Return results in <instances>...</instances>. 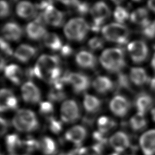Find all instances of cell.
<instances>
[{
  "mask_svg": "<svg viewBox=\"0 0 155 155\" xmlns=\"http://www.w3.org/2000/svg\"><path fill=\"white\" fill-rule=\"evenodd\" d=\"M102 32L105 39L120 45L127 44L130 35L128 28L118 22L111 23L105 25L102 27Z\"/></svg>",
  "mask_w": 155,
  "mask_h": 155,
  "instance_id": "obj_3",
  "label": "cell"
},
{
  "mask_svg": "<svg viewBox=\"0 0 155 155\" xmlns=\"http://www.w3.org/2000/svg\"><path fill=\"white\" fill-rule=\"evenodd\" d=\"M103 148L95 144L88 147H83L79 150L78 155H102Z\"/></svg>",
  "mask_w": 155,
  "mask_h": 155,
  "instance_id": "obj_34",
  "label": "cell"
},
{
  "mask_svg": "<svg viewBox=\"0 0 155 155\" xmlns=\"http://www.w3.org/2000/svg\"><path fill=\"white\" fill-rule=\"evenodd\" d=\"M87 136L86 129L81 125H76L70 128L65 134V138L69 142L79 147Z\"/></svg>",
  "mask_w": 155,
  "mask_h": 155,
  "instance_id": "obj_16",
  "label": "cell"
},
{
  "mask_svg": "<svg viewBox=\"0 0 155 155\" xmlns=\"http://www.w3.org/2000/svg\"><path fill=\"white\" fill-rule=\"evenodd\" d=\"M90 11L93 21L102 24L110 16L111 13L108 6L102 1L95 3Z\"/></svg>",
  "mask_w": 155,
  "mask_h": 155,
  "instance_id": "obj_13",
  "label": "cell"
},
{
  "mask_svg": "<svg viewBox=\"0 0 155 155\" xmlns=\"http://www.w3.org/2000/svg\"><path fill=\"white\" fill-rule=\"evenodd\" d=\"M93 86L98 93H105L112 90L113 83L108 78L100 76L93 81Z\"/></svg>",
  "mask_w": 155,
  "mask_h": 155,
  "instance_id": "obj_25",
  "label": "cell"
},
{
  "mask_svg": "<svg viewBox=\"0 0 155 155\" xmlns=\"http://www.w3.org/2000/svg\"><path fill=\"white\" fill-rule=\"evenodd\" d=\"M93 137L94 140L96 142V145L104 148V147L107 144V139L104 136V133H101V131H94L93 134Z\"/></svg>",
  "mask_w": 155,
  "mask_h": 155,
  "instance_id": "obj_42",
  "label": "cell"
},
{
  "mask_svg": "<svg viewBox=\"0 0 155 155\" xmlns=\"http://www.w3.org/2000/svg\"><path fill=\"white\" fill-rule=\"evenodd\" d=\"M151 117H152L153 120L155 122V108H154L151 110Z\"/></svg>",
  "mask_w": 155,
  "mask_h": 155,
  "instance_id": "obj_54",
  "label": "cell"
},
{
  "mask_svg": "<svg viewBox=\"0 0 155 155\" xmlns=\"http://www.w3.org/2000/svg\"><path fill=\"white\" fill-rule=\"evenodd\" d=\"M102 24H102V23H100V22L93 21V23L91 25L90 29L92 31H94V32H98L100 30L102 29Z\"/></svg>",
  "mask_w": 155,
  "mask_h": 155,
  "instance_id": "obj_48",
  "label": "cell"
},
{
  "mask_svg": "<svg viewBox=\"0 0 155 155\" xmlns=\"http://www.w3.org/2000/svg\"><path fill=\"white\" fill-rule=\"evenodd\" d=\"M59 59L56 56L44 54L39 57L37 63L32 68L34 77L39 79H47L49 74L59 67Z\"/></svg>",
  "mask_w": 155,
  "mask_h": 155,
  "instance_id": "obj_5",
  "label": "cell"
},
{
  "mask_svg": "<svg viewBox=\"0 0 155 155\" xmlns=\"http://www.w3.org/2000/svg\"><path fill=\"white\" fill-rule=\"evenodd\" d=\"M76 11L81 15H85L87 12L90 10L89 4L86 2H81L78 1L74 5Z\"/></svg>",
  "mask_w": 155,
  "mask_h": 155,
  "instance_id": "obj_40",
  "label": "cell"
},
{
  "mask_svg": "<svg viewBox=\"0 0 155 155\" xmlns=\"http://www.w3.org/2000/svg\"><path fill=\"white\" fill-rule=\"evenodd\" d=\"M65 84H70L76 93L87 90L90 84V79L85 74L79 73H66L62 76Z\"/></svg>",
  "mask_w": 155,
  "mask_h": 155,
  "instance_id": "obj_6",
  "label": "cell"
},
{
  "mask_svg": "<svg viewBox=\"0 0 155 155\" xmlns=\"http://www.w3.org/2000/svg\"><path fill=\"white\" fill-rule=\"evenodd\" d=\"M18 15L22 18L28 19L33 18L36 15V7L31 2L28 1H21L16 7Z\"/></svg>",
  "mask_w": 155,
  "mask_h": 155,
  "instance_id": "obj_22",
  "label": "cell"
},
{
  "mask_svg": "<svg viewBox=\"0 0 155 155\" xmlns=\"http://www.w3.org/2000/svg\"><path fill=\"white\" fill-rule=\"evenodd\" d=\"M110 155H119V154L118 153L116 152V153H112V154H110Z\"/></svg>",
  "mask_w": 155,
  "mask_h": 155,
  "instance_id": "obj_57",
  "label": "cell"
},
{
  "mask_svg": "<svg viewBox=\"0 0 155 155\" xmlns=\"http://www.w3.org/2000/svg\"><path fill=\"white\" fill-rule=\"evenodd\" d=\"M79 148H76L74 150L72 151H70L68 153H61L58 155H76V153H78V151H79Z\"/></svg>",
  "mask_w": 155,
  "mask_h": 155,
  "instance_id": "obj_52",
  "label": "cell"
},
{
  "mask_svg": "<svg viewBox=\"0 0 155 155\" xmlns=\"http://www.w3.org/2000/svg\"><path fill=\"white\" fill-rule=\"evenodd\" d=\"M130 78L134 84L140 86L149 82L150 79L145 70L140 67H133L130 73Z\"/></svg>",
  "mask_w": 155,
  "mask_h": 155,
  "instance_id": "obj_23",
  "label": "cell"
},
{
  "mask_svg": "<svg viewBox=\"0 0 155 155\" xmlns=\"http://www.w3.org/2000/svg\"><path fill=\"white\" fill-rule=\"evenodd\" d=\"M22 147L27 152H33L40 148V142L30 137L22 141Z\"/></svg>",
  "mask_w": 155,
  "mask_h": 155,
  "instance_id": "obj_36",
  "label": "cell"
},
{
  "mask_svg": "<svg viewBox=\"0 0 155 155\" xmlns=\"http://www.w3.org/2000/svg\"><path fill=\"white\" fill-rule=\"evenodd\" d=\"M24 101L30 104L38 103L41 100V92L37 86L31 81L24 84L21 87Z\"/></svg>",
  "mask_w": 155,
  "mask_h": 155,
  "instance_id": "obj_9",
  "label": "cell"
},
{
  "mask_svg": "<svg viewBox=\"0 0 155 155\" xmlns=\"http://www.w3.org/2000/svg\"><path fill=\"white\" fill-rule=\"evenodd\" d=\"M130 108L128 100L124 96L117 95L114 97L110 103L111 111L119 117H123L127 114Z\"/></svg>",
  "mask_w": 155,
  "mask_h": 155,
  "instance_id": "obj_10",
  "label": "cell"
},
{
  "mask_svg": "<svg viewBox=\"0 0 155 155\" xmlns=\"http://www.w3.org/2000/svg\"><path fill=\"white\" fill-rule=\"evenodd\" d=\"M148 7L151 10L155 13V0H148Z\"/></svg>",
  "mask_w": 155,
  "mask_h": 155,
  "instance_id": "obj_50",
  "label": "cell"
},
{
  "mask_svg": "<svg viewBox=\"0 0 155 155\" xmlns=\"http://www.w3.org/2000/svg\"><path fill=\"white\" fill-rule=\"evenodd\" d=\"M145 114L137 112L133 116L130 121L131 128L136 131L143 130L147 126V120L144 116Z\"/></svg>",
  "mask_w": 155,
  "mask_h": 155,
  "instance_id": "obj_31",
  "label": "cell"
},
{
  "mask_svg": "<svg viewBox=\"0 0 155 155\" xmlns=\"http://www.w3.org/2000/svg\"><path fill=\"white\" fill-rule=\"evenodd\" d=\"M89 28V25L83 18H75L66 24L64 33L68 39L82 41L85 38Z\"/></svg>",
  "mask_w": 155,
  "mask_h": 155,
  "instance_id": "obj_4",
  "label": "cell"
},
{
  "mask_svg": "<svg viewBox=\"0 0 155 155\" xmlns=\"http://www.w3.org/2000/svg\"><path fill=\"white\" fill-rule=\"evenodd\" d=\"M48 127L50 130L54 133H59L62 127V124L61 122L58 120L53 117H50L48 119Z\"/></svg>",
  "mask_w": 155,
  "mask_h": 155,
  "instance_id": "obj_38",
  "label": "cell"
},
{
  "mask_svg": "<svg viewBox=\"0 0 155 155\" xmlns=\"http://www.w3.org/2000/svg\"><path fill=\"white\" fill-rule=\"evenodd\" d=\"M8 128V122L5 119L1 117V134L2 136L7 131Z\"/></svg>",
  "mask_w": 155,
  "mask_h": 155,
  "instance_id": "obj_47",
  "label": "cell"
},
{
  "mask_svg": "<svg viewBox=\"0 0 155 155\" xmlns=\"http://www.w3.org/2000/svg\"><path fill=\"white\" fill-rule=\"evenodd\" d=\"M76 61L78 65L84 68H93L97 64L96 57L85 50L81 51L76 54Z\"/></svg>",
  "mask_w": 155,
  "mask_h": 155,
  "instance_id": "obj_19",
  "label": "cell"
},
{
  "mask_svg": "<svg viewBox=\"0 0 155 155\" xmlns=\"http://www.w3.org/2000/svg\"><path fill=\"white\" fill-rule=\"evenodd\" d=\"M114 3H115L116 4H120L124 0H111Z\"/></svg>",
  "mask_w": 155,
  "mask_h": 155,
  "instance_id": "obj_56",
  "label": "cell"
},
{
  "mask_svg": "<svg viewBox=\"0 0 155 155\" xmlns=\"http://www.w3.org/2000/svg\"><path fill=\"white\" fill-rule=\"evenodd\" d=\"M97 126L99 131L105 134L116 126V122L108 117L102 116L97 120Z\"/></svg>",
  "mask_w": 155,
  "mask_h": 155,
  "instance_id": "obj_32",
  "label": "cell"
},
{
  "mask_svg": "<svg viewBox=\"0 0 155 155\" xmlns=\"http://www.w3.org/2000/svg\"><path fill=\"white\" fill-rule=\"evenodd\" d=\"M58 1L66 5L73 6L79 0H58Z\"/></svg>",
  "mask_w": 155,
  "mask_h": 155,
  "instance_id": "obj_49",
  "label": "cell"
},
{
  "mask_svg": "<svg viewBox=\"0 0 155 155\" xmlns=\"http://www.w3.org/2000/svg\"><path fill=\"white\" fill-rule=\"evenodd\" d=\"M150 82V88L151 89L152 91H153L155 93V76L150 79L149 81Z\"/></svg>",
  "mask_w": 155,
  "mask_h": 155,
  "instance_id": "obj_51",
  "label": "cell"
},
{
  "mask_svg": "<svg viewBox=\"0 0 155 155\" xmlns=\"http://www.w3.org/2000/svg\"><path fill=\"white\" fill-rule=\"evenodd\" d=\"M5 62L4 61V59L2 58L1 59V70H2L3 69L5 68Z\"/></svg>",
  "mask_w": 155,
  "mask_h": 155,
  "instance_id": "obj_55",
  "label": "cell"
},
{
  "mask_svg": "<svg viewBox=\"0 0 155 155\" xmlns=\"http://www.w3.org/2000/svg\"><path fill=\"white\" fill-rule=\"evenodd\" d=\"M110 144L117 153L123 152L130 143V139L127 134L122 131L114 134L109 140Z\"/></svg>",
  "mask_w": 155,
  "mask_h": 155,
  "instance_id": "obj_14",
  "label": "cell"
},
{
  "mask_svg": "<svg viewBox=\"0 0 155 155\" xmlns=\"http://www.w3.org/2000/svg\"><path fill=\"white\" fill-rule=\"evenodd\" d=\"M151 67L153 68V69L155 71V53L153 54V56L151 59Z\"/></svg>",
  "mask_w": 155,
  "mask_h": 155,
  "instance_id": "obj_53",
  "label": "cell"
},
{
  "mask_svg": "<svg viewBox=\"0 0 155 155\" xmlns=\"http://www.w3.org/2000/svg\"><path fill=\"white\" fill-rule=\"evenodd\" d=\"M133 1H136V2H139V1H141V0H133Z\"/></svg>",
  "mask_w": 155,
  "mask_h": 155,
  "instance_id": "obj_58",
  "label": "cell"
},
{
  "mask_svg": "<svg viewBox=\"0 0 155 155\" xmlns=\"http://www.w3.org/2000/svg\"><path fill=\"white\" fill-rule=\"evenodd\" d=\"M135 105L138 112L145 114L153 107L154 100L149 94L141 93L136 99Z\"/></svg>",
  "mask_w": 155,
  "mask_h": 155,
  "instance_id": "obj_20",
  "label": "cell"
},
{
  "mask_svg": "<svg viewBox=\"0 0 155 155\" xmlns=\"http://www.w3.org/2000/svg\"><path fill=\"white\" fill-rule=\"evenodd\" d=\"M53 111V105L50 102H43L40 104L39 112L43 114H48Z\"/></svg>",
  "mask_w": 155,
  "mask_h": 155,
  "instance_id": "obj_43",
  "label": "cell"
},
{
  "mask_svg": "<svg viewBox=\"0 0 155 155\" xmlns=\"http://www.w3.org/2000/svg\"><path fill=\"white\" fill-rule=\"evenodd\" d=\"M128 51L132 61L140 64L146 60L148 55V48L146 43L141 40L134 41L128 45Z\"/></svg>",
  "mask_w": 155,
  "mask_h": 155,
  "instance_id": "obj_7",
  "label": "cell"
},
{
  "mask_svg": "<svg viewBox=\"0 0 155 155\" xmlns=\"http://www.w3.org/2000/svg\"><path fill=\"white\" fill-rule=\"evenodd\" d=\"M5 144L8 151L13 154L17 149L22 147V141L16 134H9L5 137Z\"/></svg>",
  "mask_w": 155,
  "mask_h": 155,
  "instance_id": "obj_30",
  "label": "cell"
},
{
  "mask_svg": "<svg viewBox=\"0 0 155 155\" xmlns=\"http://www.w3.org/2000/svg\"><path fill=\"white\" fill-rule=\"evenodd\" d=\"M1 50L5 53V54L8 55H12L13 53L12 48H11L9 44L6 42L3 38L1 39Z\"/></svg>",
  "mask_w": 155,
  "mask_h": 155,
  "instance_id": "obj_45",
  "label": "cell"
},
{
  "mask_svg": "<svg viewBox=\"0 0 155 155\" xmlns=\"http://www.w3.org/2000/svg\"><path fill=\"white\" fill-rule=\"evenodd\" d=\"M36 54V49L28 45L22 44L19 46L15 52V57L22 62L28 61Z\"/></svg>",
  "mask_w": 155,
  "mask_h": 155,
  "instance_id": "obj_21",
  "label": "cell"
},
{
  "mask_svg": "<svg viewBox=\"0 0 155 155\" xmlns=\"http://www.w3.org/2000/svg\"><path fill=\"white\" fill-rule=\"evenodd\" d=\"M48 97L51 101H60L65 98V94L63 92L62 89L53 87L49 92Z\"/></svg>",
  "mask_w": 155,
  "mask_h": 155,
  "instance_id": "obj_37",
  "label": "cell"
},
{
  "mask_svg": "<svg viewBox=\"0 0 155 155\" xmlns=\"http://www.w3.org/2000/svg\"><path fill=\"white\" fill-rule=\"evenodd\" d=\"M12 124L17 130L22 132L34 131L39 126L35 114L27 109H21L17 111L13 118Z\"/></svg>",
  "mask_w": 155,
  "mask_h": 155,
  "instance_id": "obj_2",
  "label": "cell"
},
{
  "mask_svg": "<svg viewBox=\"0 0 155 155\" xmlns=\"http://www.w3.org/2000/svg\"><path fill=\"white\" fill-rule=\"evenodd\" d=\"M44 24L37 19L30 22L26 27V33L28 37L33 40L44 38L47 34Z\"/></svg>",
  "mask_w": 155,
  "mask_h": 155,
  "instance_id": "obj_17",
  "label": "cell"
},
{
  "mask_svg": "<svg viewBox=\"0 0 155 155\" xmlns=\"http://www.w3.org/2000/svg\"><path fill=\"white\" fill-rule=\"evenodd\" d=\"M10 13V7L8 4L4 0L1 1V16L5 18Z\"/></svg>",
  "mask_w": 155,
  "mask_h": 155,
  "instance_id": "obj_44",
  "label": "cell"
},
{
  "mask_svg": "<svg viewBox=\"0 0 155 155\" xmlns=\"http://www.w3.org/2000/svg\"><path fill=\"white\" fill-rule=\"evenodd\" d=\"M84 106L85 110L90 113L96 112L101 106V101L97 97L86 94L84 99Z\"/></svg>",
  "mask_w": 155,
  "mask_h": 155,
  "instance_id": "obj_27",
  "label": "cell"
},
{
  "mask_svg": "<svg viewBox=\"0 0 155 155\" xmlns=\"http://www.w3.org/2000/svg\"><path fill=\"white\" fill-rule=\"evenodd\" d=\"M4 74L5 77L13 84L18 85L20 84L22 72L20 67L15 64H10L5 67Z\"/></svg>",
  "mask_w": 155,
  "mask_h": 155,
  "instance_id": "obj_24",
  "label": "cell"
},
{
  "mask_svg": "<svg viewBox=\"0 0 155 155\" xmlns=\"http://www.w3.org/2000/svg\"><path fill=\"white\" fill-rule=\"evenodd\" d=\"M60 51H61L62 55H63L64 56H68L72 53L73 49L69 45L65 44V45H62Z\"/></svg>",
  "mask_w": 155,
  "mask_h": 155,
  "instance_id": "obj_46",
  "label": "cell"
},
{
  "mask_svg": "<svg viewBox=\"0 0 155 155\" xmlns=\"http://www.w3.org/2000/svg\"><path fill=\"white\" fill-rule=\"evenodd\" d=\"M45 23L52 26L60 27L64 22V15L62 12L57 10L53 5L48 7L42 13Z\"/></svg>",
  "mask_w": 155,
  "mask_h": 155,
  "instance_id": "obj_11",
  "label": "cell"
},
{
  "mask_svg": "<svg viewBox=\"0 0 155 155\" xmlns=\"http://www.w3.org/2000/svg\"><path fill=\"white\" fill-rule=\"evenodd\" d=\"M104 41L101 38L94 37L88 41V46L93 50H97L102 48L104 46Z\"/></svg>",
  "mask_w": 155,
  "mask_h": 155,
  "instance_id": "obj_41",
  "label": "cell"
},
{
  "mask_svg": "<svg viewBox=\"0 0 155 155\" xmlns=\"http://www.w3.org/2000/svg\"><path fill=\"white\" fill-rule=\"evenodd\" d=\"M142 34L147 39H152L155 38V20L150 21L145 25L142 27Z\"/></svg>",
  "mask_w": 155,
  "mask_h": 155,
  "instance_id": "obj_35",
  "label": "cell"
},
{
  "mask_svg": "<svg viewBox=\"0 0 155 155\" xmlns=\"http://www.w3.org/2000/svg\"><path fill=\"white\" fill-rule=\"evenodd\" d=\"M117 85L119 88H130V82L127 76L124 73H119L117 79Z\"/></svg>",
  "mask_w": 155,
  "mask_h": 155,
  "instance_id": "obj_39",
  "label": "cell"
},
{
  "mask_svg": "<svg viewBox=\"0 0 155 155\" xmlns=\"http://www.w3.org/2000/svg\"><path fill=\"white\" fill-rule=\"evenodd\" d=\"M5 39L13 41H18L22 35V29L16 22H10L5 24L2 29Z\"/></svg>",
  "mask_w": 155,
  "mask_h": 155,
  "instance_id": "obj_18",
  "label": "cell"
},
{
  "mask_svg": "<svg viewBox=\"0 0 155 155\" xmlns=\"http://www.w3.org/2000/svg\"><path fill=\"white\" fill-rule=\"evenodd\" d=\"M130 18L133 23L141 25V27L145 25L150 21L148 10L143 7L137 8L133 11L131 13Z\"/></svg>",
  "mask_w": 155,
  "mask_h": 155,
  "instance_id": "obj_26",
  "label": "cell"
},
{
  "mask_svg": "<svg viewBox=\"0 0 155 155\" xmlns=\"http://www.w3.org/2000/svg\"><path fill=\"white\" fill-rule=\"evenodd\" d=\"M139 144L144 155L155 154V130L144 133L140 137Z\"/></svg>",
  "mask_w": 155,
  "mask_h": 155,
  "instance_id": "obj_12",
  "label": "cell"
},
{
  "mask_svg": "<svg viewBox=\"0 0 155 155\" xmlns=\"http://www.w3.org/2000/svg\"><path fill=\"white\" fill-rule=\"evenodd\" d=\"M80 117L79 108L74 100L64 102L61 108V117L63 122L73 123Z\"/></svg>",
  "mask_w": 155,
  "mask_h": 155,
  "instance_id": "obj_8",
  "label": "cell"
},
{
  "mask_svg": "<svg viewBox=\"0 0 155 155\" xmlns=\"http://www.w3.org/2000/svg\"><path fill=\"white\" fill-rule=\"evenodd\" d=\"M44 43L46 47L54 51L60 50L62 47V41L55 33H48L44 37Z\"/></svg>",
  "mask_w": 155,
  "mask_h": 155,
  "instance_id": "obj_28",
  "label": "cell"
},
{
  "mask_svg": "<svg viewBox=\"0 0 155 155\" xmlns=\"http://www.w3.org/2000/svg\"><path fill=\"white\" fill-rule=\"evenodd\" d=\"M40 148L45 155H53L56 153L55 142L49 137H44L40 142Z\"/></svg>",
  "mask_w": 155,
  "mask_h": 155,
  "instance_id": "obj_29",
  "label": "cell"
},
{
  "mask_svg": "<svg viewBox=\"0 0 155 155\" xmlns=\"http://www.w3.org/2000/svg\"><path fill=\"white\" fill-rule=\"evenodd\" d=\"M99 61L103 67L111 72H119L125 66L124 53L122 49L118 48L104 50Z\"/></svg>",
  "mask_w": 155,
  "mask_h": 155,
  "instance_id": "obj_1",
  "label": "cell"
},
{
  "mask_svg": "<svg viewBox=\"0 0 155 155\" xmlns=\"http://www.w3.org/2000/svg\"><path fill=\"white\" fill-rule=\"evenodd\" d=\"M130 16L127 10L121 6H117L114 12V18L115 20L120 24L124 22Z\"/></svg>",
  "mask_w": 155,
  "mask_h": 155,
  "instance_id": "obj_33",
  "label": "cell"
},
{
  "mask_svg": "<svg viewBox=\"0 0 155 155\" xmlns=\"http://www.w3.org/2000/svg\"><path fill=\"white\" fill-rule=\"evenodd\" d=\"M18 105V99L13 92L9 89L2 88L1 91V111L15 110Z\"/></svg>",
  "mask_w": 155,
  "mask_h": 155,
  "instance_id": "obj_15",
  "label": "cell"
}]
</instances>
